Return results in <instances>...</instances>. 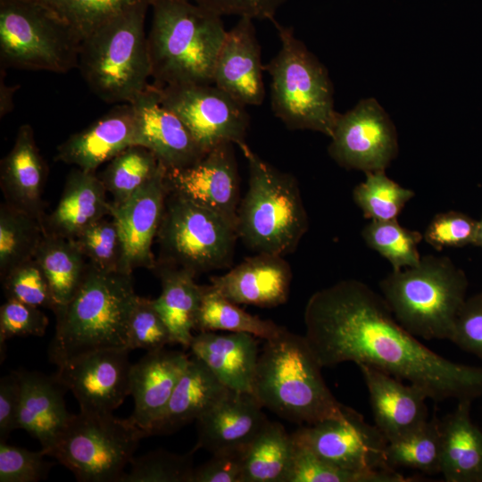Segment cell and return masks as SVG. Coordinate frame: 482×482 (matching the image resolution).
<instances>
[{
  "instance_id": "1",
  "label": "cell",
  "mask_w": 482,
  "mask_h": 482,
  "mask_svg": "<svg viewBox=\"0 0 482 482\" xmlns=\"http://www.w3.org/2000/svg\"><path fill=\"white\" fill-rule=\"evenodd\" d=\"M305 338L322 367L364 364L421 388L428 399L482 395V367L453 362L421 344L382 295L356 279L315 292L304 310Z\"/></svg>"
},
{
  "instance_id": "2",
  "label": "cell",
  "mask_w": 482,
  "mask_h": 482,
  "mask_svg": "<svg viewBox=\"0 0 482 482\" xmlns=\"http://www.w3.org/2000/svg\"><path fill=\"white\" fill-rule=\"evenodd\" d=\"M137 297L132 273L104 271L88 262L72 297L54 311L49 361L58 367L87 353L128 348V324Z\"/></svg>"
},
{
  "instance_id": "3",
  "label": "cell",
  "mask_w": 482,
  "mask_h": 482,
  "mask_svg": "<svg viewBox=\"0 0 482 482\" xmlns=\"http://www.w3.org/2000/svg\"><path fill=\"white\" fill-rule=\"evenodd\" d=\"M265 341L253 386V394L263 407L303 425L345 415L349 407L327 386L322 366L304 336L284 328Z\"/></svg>"
},
{
  "instance_id": "4",
  "label": "cell",
  "mask_w": 482,
  "mask_h": 482,
  "mask_svg": "<svg viewBox=\"0 0 482 482\" xmlns=\"http://www.w3.org/2000/svg\"><path fill=\"white\" fill-rule=\"evenodd\" d=\"M150 7L147 46L154 84H212L227 33L221 16L192 0H151Z\"/></svg>"
},
{
  "instance_id": "5",
  "label": "cell",
  "mask_w": 482,
  "mask_h": 482,
  "mask_svg": "<svg viewBox=\"0 0 482 482\" xmlns=\"http://www.w3.org/2000/svg\"><path fill=\"white\" fill-rule=\"evenodd\" d=\"M151 0L115 15L81 42L79 65L90 89L106 103H130L151 77L145 20Z\"/></svg>"
},
{
  "instance_id": "6",
  "label": "cell",
  "mask_w": 482,
  "mask_h": 482,
  "mask_svg": "<svg viewBox=\"0 0 482 482\" xmlns=\"http://www.w3.org/2000/svg\"><path fill=\"white\" fill-rule=\"evenodd\" d=\"M395 320L426 340L451 339L466 301L468 279L446 256H421L418 265L392 270L379 283Z\"/></svg>"
},
{
  "instance_id": "7",
  "label": "cell",
  "mask_w": 482,
  "mask_h": 482,
  "mask_svg": "<svg viewBox=\"0 0 482 482\" xmlns=\"http://www.w3.org/2000/svg\"><path fill=\"white\" fill-rule=\"evenodd\" d=\"M249 181L237 210L238 238L257 253L285 256L308 229V216L296 179L262 160L246 143Z\"/></svg>"
},
{
  "instance_id": "8",
  "label": "cell",
  "mask_w": 482,
  "mask_h": 482,
  "mask_svg": "<svg viewBox=\"0 0 482 482\" xmlns=\"http://www.w3.org/2000/svg\"><path fill=\"white\" fill-rule=\"evenodd\" d=\"M280 48L264 66L271 79V108L290 129H308L331 137L338 117L333 86L325 66L290 28L273 21Z\"/></svg>"
},
{
  "instance_id": "9",
  "label": "cell",
  "mask_w": 482,
  "mask_h": 482,
  "mask_svg": "<svg viewBox=\"0 0 482 482\" xmlns=\"http://www.w3.org/2000/svg\"><path fill=\"white\" fill-rule=\"evenodd\" d=\"M81 42L40 0H0L1 68L66 73L78 68Z\"/></svg>"
},
{
  "instance_id": "10",
  "label": "cell",
  "mask_w": 482,
  "mask_h": 482,
  "mask_svg": "<svg viewBox=\"0 0 482 482\" xmlns=\"http://www.w3.org/2000/svg\"><path fill=\"white\" fill-rule=\"evenodd\" d=\"M146 433L112 413L72 414L48 456L81 482H120Z\"/></svg>"
},
{
  "instance_id": "11",
  "label": "cell",
  "mask_w": 482,
  "mask_h": 482,
  "mask_svg": "<svg viewBox=\"0 0 482 482\" xmlns=\"http://www.w3.org/2000/svg\"><path fill=\"white\" fill-rule=\"evenodd\" d=\"M237 226L219 213L169 192L157 233L156 263L199 273L229 268Z\"/></svg>"
},
{
  "instance_id": "12",
  "label": "cell",
  "mask_w": 482,
  "mask_h": 482,
  "mask_svg": "<svg viewBox=\"0 0 482 482\" xmlns=\"http://www.w3.org/2000/svg\"><path fill=\"white\" fill-rule=\"evenodd\" d=\"M155 87L163 105L179 117L205 153L224 143H245L246 106L213 84Z\"/></svg>"
},
{
  "instance_id": "13",
  "label": "cell",
  "mask_w": 482,
  "mask_h": 482,
  "mask_svg": "<svg viewBox=\"0 0 482 482\" xmlns=\"http://www.w3.org/2000/svg\"><path fill=\"white\" fill-rule=\"evenodd\" d=\"M291 436L295 443L345 470L357 472L395 470L386 461V438L350 407L343 417L303 425Z\"/></svg>"
},
{
  "instance_id": "14",
  "label": "cell",
  "mask_w": 482,
  "mask_h": 482,
  "mask_svg": "<svg viewBox=\"0 0 482 482\" xmlns=\"http://www.w3.org/2000/svg\"><path fill=\"white\" fill-rule=\"evenodd\" d=\"M330 138L329 155L347 170H385L398 154L395 128L374 98L339 113Z\"/></svg>"
},
{
  "instance_id": "15",
  "label": "cell",
  "mask_w": 482,
  "mask_h": 482,
  "mask_svg": "<svg viewBox=\"0 0 482 482\" xmlns=\"http://www.w3.org/2000/svg\"><path fill=\"white\" fill-rule=\"evenodd\" d=\"M129 351L108 348L87 353L58 366L54 375L73 394L80 411L112 413L130 395Z\"/></svg>"
},
{
  "instance_id": "16",
  "label": "cell",
  "mask_w": 482,
  "mask_h": 482,
  "mask_svg": "<svg viewBox=\"0 0 482 482\" xmlns=\"http://www.w3.org/2000/svg\"><path fill=\"white\" fill-rule=\"evenodd\" d=\"M234 144H220L198 162L182 169L167 170L170 193L212 210L237 226L239 178Z\"/></svg>"
},
{
  "instance_id": "17",
  "label": "cell",
  "mask_w": 482,
  "mask_h": 482,
  "mask_svg": "<svg viewBox=\"0 0 482 482\" xmlns=\"http://www.w3.org/2000/svg\"><path fill=\"white\" fill-rule=\"evenodd\" d=\"M130 104L136 145L150 150L166 170L186 168L206 154L179 117L163 105L155 85L149 84Z\"/></svg>"
},
{
  "instance_id": "18",
  "label": "cell",
  "mask_w": 482,
  "mask_h": 482,
  "mask_svg": "<svg viewBox=\"0 0 482 482\" xmlns=\"http://www.w3.org/2000/svg\"><path fill=\"white\" fill-rule=\"evenodd\" d=\"M263 71L253 20L241 17L227 30L212 84L245 106L261 105L265 97Z\"/></svg>"
},
{
  "instance_id": "19",
  "label": "cell",
  "mask_w": 482,
  "mask_h": 482,
  "mask_svg": "<svg viewBox=\"0 0 482 482\" xmlns=\"http://www.w3.org/2000/svg\"><path fill=\"white\" fill-rule=\"evenodd\" d=\"M162 166L157 173L127 201L111 204V216L118 223L127 252L129 269L154 270L156 260L152 251L153 241L162 220L169 195Z\"/></svg>"
},
{
  "instance_id": "20",
  "label": "cell",
  "mask_w": 482,
  "mask_h": 482,
  "mask_svg": "<svg viewBox=\"0 0 482 482\" xmlns=\"http://www.w3.org/2000/svg\"><path fill=\"white\" fill-rule=\"evenodd\" d=\"M370 397L375 426L387 442L403 437L428 420L426 393L373 367L358 365Z\"/></svg>"
},
{
  "instance_id": "21",
  "label": "cell",
  "mask_w": 482,
  "mask_h": 482,
  "mask_svg": "<svg viewBox=\"0 0 482 482\" xmlns=\"http://www.w3.org/2000/svg\"><path fill=\"white\" fill-rule=\"evenodd\" d=\"M189 359L184 352L162 348L147 352L132 364L129 390L135 404L129 419L147 436L164 412Z\"/></svg>"
},
{
  "instance_id": "22",
  "label": "cell",
  "mask_w": 482,
  "mask_h": 482,
  "mask_svg": "<svg viewBox=\"0 0 482 482\" xmlns=\"http://www.w3.org/2000/svg\"><path fill=\"white\" fill-rule=\"evenodd\" d=\"M210 280L232 303L270 308L287 302L292 271L284 256L257 253Z\"/></svg>"
},
{
  "instance_id": "23",
  "label": "cell",
  "mask_w": 482,
  "mask_h": 482,
  "mask_svg": "<svg viewBox=\"0 0 482 482\" xmlns=\"http://www.w3.org/2000/svg\"><path fill=\"white\" fill-rule=\"evenodd\" d=\"M136 145V120L130 103H122L57 147L56 160L96 171L127 147Z\"/></svg>"
},
{
  "instance_id": "24",
  "label": "cell",
  "mask_w": 482,
  "mask_h": 482,
  "mask_svg": "<svg viewBox=\"0 0 482 482\" xmlns=\"http://www.w3.org/2000/svg\"><path fill=\"white\" fill-rule=\"evenodd\" d=\"M252 393L231 391L220 403L196 420L195 452L211 453L247 449L269 420Z\"/></svg>"
},
{
  "instance_id": "25",
  "label": "cell",
  "mask_w": 482,
  "mask_h": 482,
  "mask_svg": "<svg viewBox=\"0 0 482 482\" xmlns=\"http://www.w3.org/2000/svg\"><path fill=\"white\" fill-rule=\"evenodd\" d=\"M47 171L32 127L21 125L12 149L1 160L0 186L4 202L31 215L45 227L42 194Z\"/></svg>"
},
{
  "instance_id": "26",
  "label": "cell",
  "mask_w": 482,
  "mask_h": 482,
  "mask_svg": "<svg viewBox=\"0 0 482 482\" xmlns=\"http://www.w3.org/2000/svg\"><path fill=\"white\" fill-rule=\"evenodd\" d=\"M16 372L21 386L18 428L37 439L48 456L72 416L64 402L68 390L54 374L47 376L25 370Z\"/></svg>"
},
{
  "instance_id": "27",
  "label": "cell",
  "mask_w": 482,
  "mask_h": 482,
  "mask_svg": "<svg viewBox=\"0 0 482 482\" xmlns=\"http://www.w3.org/2000/svg\"><path fill=\"white\" fill-rule=\"evenodd\" d=\"M255 337L243 332L199 331L189 349L229 389L253 394L259 357Z\"/></svg>"
},
{
  "instance_id": "28",
  "label": "cell",
  "mask_w": 482,
  "mask_h": 482,
  "mask_svg": "<svg viewBox=\"0 0 482 482\" xmlns=\"http://www.w3.org/2000/svg\"><path fill=\"white\" fill-rule=\"evenodd\" d=\"M96 171L76 168L67 176L60 200L46 217L48 233L75 238L97 220L111 216V202Z\"/></svg>"
},
{
  "instance_id": "29",
  "label": "cell",
  "mask_w": 482,
  "mask_h": 482,
  "mask_svg": "<svg viewBox=\"0 0 482 482\" xmlns=\"http://www.w3.org/2000/svg\"><path fill=\"white\" fill-rule=\"evenodd\" d=\"M230 392L200 359L193 356L151 436L170 434L196 421Z\"/></svg>"
},
{
  "instance_id": "30",
  "label": "cell",
  "mask_w": 482,
  "mask_h": 482,
  "mask_svg": "<svg viewBox=\"0 0 482 482\" xmlns=\"http://www.w3.org/2000/svg\"><path fill=\"white\" fill-rule=\"evenodd\" d=\"M471 400L458 401L440 421V473L447 482H482V431L470 417Z\"/></svg>"
},
{
  "instance_id": "31",
  "label": "cell",
  "mask_w": 482,
  "mask_h": 482,
  "mask_svg": "<svg viewBox=\"0 0 482 482\" xmlns=\"http://www.w3.org/2000/svg\"><path fill=\"white\" fill-rule=\"evenodd\" d=\"M162 292L154 299L157 312L167 325L174 344L189 348L195 329L204 286L195 281V275L185 269L156 263Z\"/></svg>"
},
{
  "instance_id": "32",
  "label": "cell",
  "mask_w": 482,
  "mask_h": 482,
  "mask_svg": "<svg viewBox=\"0 0 482 482\" xmlns=\"http://www.w3.org/2000/svg\"><path fill=\"white\" fill-rule=\"evenodd\" d=\"M34 258L47 278L56 307L66 303L79 287L88 263L76 241L46 231Z\"/></svg>"
},
{
  "instance_id": "33",
  "label": "cell",
  "mask_w": 482,
  "mask_h": 482,
  "mask_svg": "<svg viewBox=\"0 0 482 482\" xmlns=\"http://www.w3.org/2000/svg\"><path fill=\"white\" fill-rule=\"evenodd\" d=\"M295 447L285 428L269 420L246 450L242 482H287Z\"/></svg>"
},
{
  "instance_id": "34",
  "label": "cell",
  "mask_w": 482,
  "mask_h": 482,
  "mask_svg": "<svg viewBox=\"0 0 482 482\" xmlns=\"http://www.w3.org/2000/svg\"><path fill=\"white\" fill-rule=\"evenodd\" d=\"M284 328L271 320L246 312L211 285L204 286L195 324L198 331L243 332L269 340L277 337Z\"/></svg>"
},
{
  "instance_id": "35",
  "label": "cell",
  "mask_w": 482,
  "mask_h": 482,
  "mask_svg": "<svg viewBox=\"0 0 482 482\" xmlns=\"http://www.w3.org/2000/svg\"><path fill=\"white\" fill-rule=\"evenodd\" d=\"M46 233L37 219L6 202L0 206V276L35 257Z\"/></svg>"
},
{
  "instance_id": "36",
  "label": "cell",
  "mask_w": 482,
  "mask_h": 482,
  "mask_svg": "<svg viewBox=\"0 0 482 482\" xmlns=\"http://www.w3.org/2000/svg\"><path fill=\"white\" fill-rule=\"evenodd\" d=\"M163 165L147 148L133 145L108 162L98 175L107 193L112 195V205L127 201L149 181Z\"/></svg>"
},
{
  "instance_id": "37",
  "label": "cell",
  "mask_w": 482,
  "mask_h": 482,
  "mask_svg": "<svg viewBox=\"0 0 482 482\" xmlns=\"http://www.w3.org/2000/svg\"><path fill=\"white\" fill-rule=\"evenodd\" d=\"M386 456L393 469L403 467L429 474L440 473V421L434 417L408 435L387 442Z\"/></svg>"
},
{
  "instance_id": "38",
  "label": "cell",
  "mask_w": 482,
  "mask_h": 482,
  "mask_svg": "<svg viewBox=\"0 0 482 482\" xmlns=\"http://www.w3.org/2000/svg\"><path fill=\"white\" fill-rule=\"evenodd\" d=\"M362 237L370 249L388 261L395 271L420 262L418 245L423 234L403 227L397 220H370L362 229Z\"/></svg>"
},
{
  "instance_id": "39",
  "label": "cell",
  "mask_w": 482,
  "mask_h": 482,
  "mask_svg": "<svg viewBox=\"0 0 482 482\" xmlns=\"http://www.w3.org/2000/svg\"><path fill=\"white\" fill-rule=\"evenodd\" d=\"M365 174V180L353 191V201L363 216L370 220H397L406 204L414 197V191L388 178L385 170Z\"/></svg>"
},
{
  "instance_id": "40",
  "label": "cell",
  "mask_w": 482,
  "mask_h": 482,
  "mask_svg": "<svg viewBox=\"0 0 482 482\" xmlns=\"http://www.w3.org/2000/svg\"><path fill=\"white\" fill-rule=\"evenodd\" d=\"M295 442V441H294ZM287 482H408L414 479L392 470L357 472L339 468L295 442Z\"/></svg>"
},
{
  "instance_id": "41",
  "label": "cell",
  "mask_w": 482,
  "mask_h": 482,
  "mask_svg": "<svg viewBox=\"0 0 482 482\" xmlns=\"http://www.w3.org/2000/svg\"><path fill=\"white\" fill-rule=\"evenodd\" d=\"M73 239L96 268L104 271L132 273L120 227L112 216L93 223Z\"/></svg>"
},
{
  "instance_id": "42",
  "label": "cell",
  "mask_w": 482,
  "mask_h": 482,
  "mask_svg": "<svg viewBox=\"0 0 482 482\" xmlns=\"http://www.w3.org/2000/svg\"><path fill=\"white\" fill-rule=\"evenodd\" d=\"M194 453L178 454L156 449L134 457L120 482H191Z\"/></svg>"
},
{
  "instance_id": "43",
  "label": "cell",
  "mask_w": 482,
  "mask_h": 482,
  "mask_svg": "<svg viewBox=\"0 0 482 482\" xmlns=\"http://www.w3.org/2000/svg\"><path fill=\"white\" fill-rule=\"evenodd\" d=\"M78 33L81 40L102 24L144 0H40Z\"/></svg>"
},
{
  "instance_id": "44",
  "label": "cell",
  "mask_w": 482,
  "mask_h": 482,
  "mask_svg": "<svg viewBox=\"0 0 482 482\" xmlns=\"http://www.w3.org/2000/svg\"><path fill=\"white\" fill-rule=\"evenodd\" d=\"M1 280L7 299L55 310L49 282L35 258L12 268Z\"/></svg>"
},
{
  "instance_id": "45",
  "label": "cell",
  "mask_w": 482,
  "mask_h": 482,
  "mask_svg": "<svg viewBox=\"0 0 482 482\" xmlns=\"http://www.w3.org/2000/svg\"><path fill=\"white\" fill-rule=\"evenodd\" d=\"M174 344L171 334L154 304V299L138 296L128 324V348L155 351Z\"/></svg>"
},
{
  "instance_id": "46",
  "label": "cell",
  "mask_w": 482,
  "mask_h": 482,
  "mask_svg": "<svg viewBox=\"0 0 482 482\" xmlns=\"http://www.w3.org/2000/svg\"><path fill=\"white\" fill-rule=\"evenodd\" d=\"M478 220L456 211L437 213L428 223L423 240L436 251L473 245Z\"/></svg>"
},
{
  "instance_id": "47",
  "label": "cell",
  "mask_w": 482,
  "mask_h": 482,
  "mask_svg": "<svg viewBox=\"0 0 482 482\" xmlns=\"http://www.w3.org/2000/svg\"><path fill=\"white\" fill-rule=\"evenodd\" d=\"M39 450L29 451L0 441V482H36L46 478L53 462Z\"/></svg>"
},
{
  "instance_id": "48",
  "label": "cell",
  "mask_w": 482,
  "mask_h": 482,
  "mask_svg": "<svg viewBox=\"0 0 482 482\" xmlns=\"http://www.w3.org/2000/svg\"><path fill=\"white\" fill-rule=\"evenodd\" d=\"M47 316L39 307L7 299L0 307V342L14 337H42L48 326Z\"/></svg>"
},
{
  "instance_id": "49",
  "label": "cell",
  "mask_w": 482,
  "mask_h": 482,
  "mask_svg": "<svg viewBox=\"0 0 482 482\" xmlns=\"http://www.w3.org/2000/svg\"><path fill=\"white\" fill-rule=\"evenodd\" d=\"M450 341L482 361V292L466 299Z\"/></svg>"
},
{
  "instance_id": "50",
  "label": "cell",
  "mask_w": 482,
  "mask_h": 482,
  "mask_svg": "<svg viewBox=\"0 0 482 482\" xmlns=\"http://www.w3.org/2000/svg\"><path fill=\"white\" fill-rule=\"evenodd\" d=\"M246 450L212 453L194 469L191 482H242Z\"/></svg>"
},
{
  "instance_id": "51",
  "label": "cell",
  "mask_w": 482,
  "mask_h": 482,
  "mask_svg": "<svg viewBox=\"0 0 482 482\" xmlns=\"http://www.w3.org/2000/svg\"><path fill=\"white\" fill-rule=\"evenodd\" d=\"M220 16L237 15L252 20L274 21V15L285 0H193Z\"/></svg>"
},
{
  "instance_id": "52",
  "label": "cell",
  "mask_w": 482,
  "mask_h": 482,
  "mask_svg": "<svg viewBox=\"0 0 482 482\" xmlns=\"http://www.w3.org/2000/svg\"><path fill=\"white\" fill-rule=\"evenodd\" d=\"M21 386L16 370L0 379V441H6L9 435L18 429V411Z\"/></svg>"
},
{
  "instance_id": "53",
  "label": "cell",
  "mask_w": 482,
  "mask_h": 482,
  "mask_svg": "<svg viewBox=\"0 0 482 482\" xmlns=\"http://www.w3.org/2000/svg\"><path fill=\"white\" fill-rule=\"evenodd\" d=\"M18 87H11L6 85L3 75L1 74L0 80V117L3 118L13 109V96Z\"/></svg>"
},
{
  "instance_id": "54",
  "label": "cell",
  "mask_w": 482,
  "mask_h": 482,
  "mask_svg": "<svg viewBox=\"0 0 482 482\" xmlns=\"http://www.w3.org/2000/svg\"><path fill=\"white\" fill-rule=\"evenodd\" d=\"M474 245L482 247V216L479 220H478L477 225V233Z\"/></svg>"
},
{
  "instance_id": "55",
  "label": "cell",
  "mask_w": 482,
  "mask_h": 482,
  "mask_svg": "<svg viewBox=\"0 0 482 482\" xmlns=\"http://www.w3.org/2000/svg\"><path fill=\"white\" fill-rule=\"evenodd\" d=\"M193 1V0H192Z\"/></svg>"
}]
</instances>
